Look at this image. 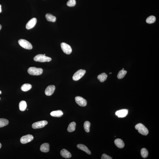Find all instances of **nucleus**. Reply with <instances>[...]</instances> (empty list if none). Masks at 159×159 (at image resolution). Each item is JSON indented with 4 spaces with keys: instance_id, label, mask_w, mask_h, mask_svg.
<instances>
[{
    "instance_id": "obj_5",
    "label": "nucleus",
    "mask_w": 159,
    "mask_h": 159,
    "mask_svg": "<svg viewBox=\"0 0 159 159\" xmlns=\"http://www.w3.org/2000/svg\"><path fill=\"white\" fill-rule=\"evenodd\" d=\"M86 72L85 70L80 69L78 70L75 73L73 77V80L75 81H77L82 77L85 75Z\"/></svg>"
},
{
    "instance_id": "obj_9",
    "label": "nucleus",
    "mask_w": 159,
    "mask_h": 159,
    "mask_svg": "<svg viewBox=\"0 0 159 159\" xmlns=\"http://www.w3.org/2000/svg\"><path fill=\"white\" fill-rule=\"evenodd\" d=\"M75 100L77 104L80 106L85 107L87 105L86 100L81 97H76Z\"/></svg>"
},
{
    "instance_id": "obj_2",
    "label": "nucleus",
    "mask_w": 159,
    "mask_h": 159,
    "mask_svg": "<svg viewBox=\"0 0 159 159\" xmlns=\"http://www.w3.org/2000/svg\"><path fill=\"white\" fill-rule=\"evenodd\" d=\"M29 74L33 75H39L42 74L43 70L41 68H36L35 67H31L28 70Z\"/></svg>"
},
{
    "instance_id": "obj_7",
    "label": "nucleus",
    "mask_w": 159,
    "mask_h": 159,
    "mask_svg": "<svg viewBox=\"0 0 159 159\" xmlns=\"http://www.w3.org/2000/svg\"><path fill=\"white\" fill-rule=\"evenodd\" d=\"M61 46L63 51L65 54L68 55L71 54L72 53V48L69 45L63 43L61 44Z\"/></svg>"
},
{
    "instance_id": "obj_10",
    "label": "nucleus",
    "mask_w": 159,
    "mask_h": 159,
    "mask_svg": "<svg viewBox=\"0 0 159 159\" xmlns=\"http://www.w3.org/2000/svg\"><path fill=\"white\" fill-rule=\"evenodd\" d=\"M128 112V110L127 109H122L117 111L115 114L119 118H122L125 117L127 115Z\"/></svg>"
},
{
    "instance_id": "obj_12",
    "label": "nucleus",
    "mask_w": 159,
    "mask_h": 159,
    "mask_svg": "<svg viewBox=\"0 0 159 159\" xmlns=\"http://www.w3.org/2000/svg\"><path fill=\"white\" fill-rule=\"evenodd\" d=\"M55 86L54 85L48 86L45 89V93L47 96H50L54 93L55 90Z\"/></svg>"
},
{
    "instance_id": "obj_35",
    "label": "nucleus",
    "mask_w": 159,
    "mask_h": 159,
    "mask_svg": "<svg viewBox=\"0 0 159 159\" xmlns=\"http://www.w3.org/2000/svg\"><path fill=\"white\" fill-rule=\"evenodd\" d=\"M112 74V73H110V74Z\"/></svg>"
},
{
    "instance_id": "obj_27",
    "label": "nucleus",
    "mask_w": 159,
    "mask_h": 159,
    "mask_svg": "<svg viewBox=\"0 0 159 159\" xmlns=\"http://www.w3.org/2000/svg\"><path fill=\"white\" fill-rule=\"evenodd\" d=\"M141 155L143 158H146L148 155V152L146 149L143 148L141 150Z\"/></svg>"
},
{
    "instance_id": "obj_15",
    "label": "nucleus",
    "mask_w": 159,
    "mask_h": 159,
    "mask_svg": "<svg viewBox=\"0 0 159 159\" xmlns=\"http://www.w3.org/2000/svg\"><path fill=\"white\" fill-rule=\"evenodd\" d=\"M50 150V145L47 143L43 144L41 145L40 150L42 152L47 153L49 152Z\"/></svg>"
},
{
    "instance_id": "obj_29",
    "label": "nucleus",
    "mask_w": 159,
    "mask_h": 159,
    "mask_svg": "<svg viewBox=\"0 0 159 159\" xmlns=\"http://www.w3.org/2000/svg\"><path fill=\"white\" fill-rule=\"evenodd\" d=\"M101 159H112V157L105 154H104L102 156Z\"/></svg>"
},
{
    "instance_id": "obj_16",
    "label": "nucleus",
    "mask_w": 159,
    "mask_h": 159,
    "mask_svg": "<svg viewBox=\"0 0 159 159\" xmlns=\"http://www.w3.org/2000/svg\"><path fill=\"white\" fill-rule=\"evenodd\" d=\"M115 144L120 149L123 148L124 146V143L121 139H118L115 140Z\"/></svg>"
},
{
    "instance_id": "obj_17",
    "label": "nucleus",
    "mask_w": 159,
    "mask_h": 159,
    "mask_svg": "<svg viewBox=\"0 0 159 159\" xmlns=\"http://www.w3.org/2000/svg\"><path fill=\"white\" fill-rule=\"evenodd\" d=\"M50 114L52 116L54 117H60L62 116L63 113L62 110H59L52 111Z\"/></svg>"
},
{
    "instance_id": "obj_18",
    "label": "nucleus",
    "mask_w": 159,
    "mask_h": 159,
    "mask_svg": "<svg viewBox=\"0 0 159 159\" xmlns=\"http://www.w3.org/2000/svg\"><path fill=\"white\" fill-rule=\"evenodd\" d=\"M45 17L48 21L55 22L56 20V17L48 13L46 15Z\"/></svg>"
},
{
    "instance_id": "obj_4",
    "label": "nucleus",
    "mask_w": 159,
    "mask_h": 159,
    "mask_svg": "<svg viewBox=\"0 0 159 159\" xmlns=\"http://www.w3.org/2000/svg\"><path fill=\"white\" fill-rule=\"evenodd\" d=\"M20 45L25 49L31 50L33 48L32 44L28 41L24 39H20L18 41Z\"/></svg>"
},
{
    "instance_id": "obj_28",
    "label": "nucleus",
    "mask_w": 159,
    "mask_h": 159,
    "mask_svg": "<svg viewBox=\"0 0 159 159\" xmlns=\"http://www.w3.org/2000/svg\"><path fill=\"white\" fill-rule=\"evenodd\" d=\"M76 4L75 0H69L67 3V5L69 7H74Z\"/></svg>"
},
{
    "instance_id": "obj_33",
    "label": "nucleus",
    "mask_w": 159,
    "mask_h": 159,
    "mask_svg": "<svg viewBox=\"0 0 159 159\" xmlns=\"http://www.w3.org/2000/svg\"><path fill=\"white\" fill-rule=\"evenodd\" d=\"M2 94V92H1V90H0V94Z\"/></svg>"
},
{
    "instance_id": "obj_31",
    "label": "nucleus",
    "mask_w": 159,
    "mask_h": 159,
    "mask_svg": "<svg viewBox=\"0 0 159 159\" xmlns=\"http://www.w3.org/2000/svg\"><path fill=\"white\" fill-rule=\"evenodd\" d=\"M1 28H2V26L0 24V30H1Z\"/></svg>"
},
{
    "instance_id": "obj_21",
    "label": "nucleus",
    "mask_w": 159,
    "mask_h": 159,
    "mask_svg": "<svg viewBox=\"0 0 159 159\" xmlns=\"http://www.w3.org/2000/svg\"><path fill=\"white\" fill-rule=\"evenodd\" d=\"M107 77V75L105 74V73H103L98 75L97 78L98 79L100 80V82H103L106 80Z\"/></svg>"
},
{
    "instance_id": "obj_6",
    "label": "nucleus",
    "mask_w": 159,
    "mask_h": 159,
    "mask_svg": "<svg viewBox=\"0 0 159 159\" xmlns=\"http://www.w3.org/2000/svg\"><path fill=\"white\" fill-rule=\"evenodd\" d=\"M48 124V121L46 120H42L34 123L32 125V127L34 129L42 128Z\"/></svg>"
},
{
    "instance_id": "obj_11",
    "label": "nucleus",
    "mask_w": 159,
    "mask_h": 159,
    "mask_svg": "<svg viewBox=\"0 0 159 159\" xmlns=\"http://www.w3.org/2000/svg\"><path fill=\"white\" fill-rule=\"evenodd\" d=\"M37 22V19L33 18L29 21L26 25V28L27 29H31L35 26Z\"/></svg>"
},
{
    "instance_id": "obj_23",
    "label": "nucleus",
    "mask_w": 159,
    "mask_h": 159,
    "mask_svg": "<svg viewBox=\"0 0 159 159\" xmlns=\"http://www.w3.org/2000/svg\"><path fill=\"white\" fill-rule=\"evenodd\" d=\"M9 124V121L7 119H0V128L6 126Z\"/></svg>"
},
{
    "instance_id": "obj_22",
    "label": "nucleus",
    "mask_w": 159,
    "mask_h": 159,
    "mask_svg": "<svg viewBox=\"0 0 159 159\" xmlns=\"http://www.w3.org/2000/svg\"><path fill=\"white\" fill-rule=\"evenodd\" d=\"M32 86L31 84H23L22 86L21 89L22 91L24 92L28 91L31 89Z\"/></svg>"
},
{
    "instance_id": "obj_30",
    "label": "nucleus",
    "mask_w": 159,
    "mask_h": 159,
    "mask_svg": "<svg viewBox=\"0 0 159 159\" xmlns=\"http://www.w3.org/2000/svg\"><path fill=\"white\" fill-rule=\"evenodd\" d=\"M2 12V10H1V5H0V13Z\"/></svg>"
},
{
    "instance_id": "obj_25",
    "label": "nucleus",
    "mask_w": 159,
    "mask_h": 159,
    "mask_svg": "<svg viewBox=\"0 0 159 159\" xmlns=\"http://www.w3.org/2000/svg\"><path fill=\"white\" fill-rule=\"evenodd\" d=\"M156 20V17L154 16H151L148 17L146 20V22L148 23L151 24L154 23Z\"/></svg>"
},
{
    "instance_id": "obj_34",
    "label": "nucleus",
    "mask_w": 159,
    "mask_h": 159,
    "mask_svg": "<svg viewBox=\"0 0 159 159\" xmlns=\"http://www.w3.org/2000/svg\"><path fill=\"white\" fill-rule=\"evenodd\" d=\"M44 55H45V54H44Z\"/></svg>"
},
{
    "instance_id": "obj_24",
    "label": "nucleus",
    "mask_w": 159,
    "mask_h": 159,
    "mask_svg": "<svg viewBox=\"0 0 159 159\" xmlns=\"http://www.w3.org/2000/svg\"><path fill=\"white\" fill-rule=\"evenodd\" d=\"M126 71L122 70L119 72L117 75V77L119 79H121L124 78L127 74Z\"/></svg>"
},
{
    "instance_id": "obj_36",
    "label": "nucleus",
    "mask_w": 159,
    "mask_h": 159,
    "mask_svg": "<svg viewBox=\"0 0 159 159\" xmlns=\"http://www.w3.org/2000/svg\"></svg>"
},
{
    "instance_id": "obj_13",
    "label": "nucleus",
    "mask_w": 159,
    "mask_h": 159,
    "mask_svg": "<svg viewBox=\"0 0 159 159\" xmlns=\"http://www.w3.org/2000/svg\"><path fill=\"white\" fill-rule=\"evenodd\" d=\"M60 154L63 157L66 159L70 158L72 156L70 153L65 149H63L61 151Z\"/></svg>"
},
{
    "instance_id": "obj_26",
    "label": "nucleus",
    "mask_w": 159,
    "mask_h": 159,
    "mask_svg": "<svg viewBox=\"0 0 159 159\" xmlns=\"http://www.w3.org/2000/svg\"><path fill=\"white\" fill-rule=\"evenodd\" d=\"M90 123L89 121H86L84 124V130L86 132L88 133L90 132Z\"/></svg>"
},
{
    "instance_id": "obj_1",
    "label": "nucleus",
    "mask_w": 159,
    "mask_h": 159,
    "mask_svg": "<svg viewBox=\"0 0 159 159\" xmlns=\"http://www.w3.org/2000/svg\"><path fill=\"white\" fill-rule=\"evenodd\" d=\"M135 129L138 131L139 133L143 135L146 136L149 133V130L142 124H138L135 126Z\"/></svg>"
},
{
    "instance_id": "obj_3",
    "label": "nucleus",
    "mask_w": 159,
    "mask_h": 159,
    "mask_svg": "<svg viewBox=\"0 0 159 159\" xmlns=\"http://www.w3.org/2000/svg\"><path fill=\"white\" fill-rule=\"evenodd\" d=\"M34 60L35 61L45 62L50 61L52 59L44 55L39 54L34 57Z\"/></svg>"
},
{
    "instance_id": "obj_32",
    "label": "nucleus",
    "mask_w": 159,
    "mask_h": 159,
    "mask_svg": "<svg viewBox=\"0 0 159 159\" xmlns=\"http://www.w3.org/2000/svg\"><path fill=\"white\" fill-rule=\"evenodd\" d=\"M1 147H2V145H1V144L0 143V149H1Z\"/></svg>"
},
{
    "instance_id": "obj_20",
    "label": "nucleus",
    "mask_w": 159,
    "mask_h": 159,
    "mask_svg": "<svg viewBox=\"0 0 159 159\" xmlns=\"http://www.w3.org/2000/svg\"><path fill=\"white\" fill-rule=\"evenodd\" d=\"M76 125V124L74 122L70 123L68 125L67 129L68 131L69 132H73L75 130Z\"/></svg>"
},
{
    "instance_id": "obj_8",
    "label": "nucleus",
    "mask_w": 159,
    "mask_h": 159,
    "mask_svg": "<svg viewBox=\"0 0 159 159\" xmlns=\"http://www.w3.org/2000/svg\"><path fill=\"white\" fill-rule=\"evenodd\" d=\"M34 137L33 136L30 134H28L26 136H22L21 138L20 142L22 144H26L31 142L33 140Z\"/></svg>"
},
{
    "instance_id": "obj_14",
    "label": "nucleus",
    "mask_w": 159,
    "mask_h": 159,
    "mask_svg": "<svg viewBox=\"0 0 159 159\" xmlns=\"http://www.w3.org/2000/svg\"><path fill=\"white\" fill-rule=\"evenodd\" d=\"M77 147L80 149L82 150V151H85L86 153L89 155H90L91 154V152L90 150L88 149L87 147L85 145L82 144H79L77 145Z\"/></svg>"
},
{
    "instance_id": "obj_19",
    "label": "nucleus",
    "mask_w": 159,
    "mask_h": 159,
    "mask_svg": "<svg viewBox=\"0 0 159 159\" xmlns=\"http://www.w3.org/2000/svg\"><path fill=\"white\" fill-rule=\"evenodd\" d=\"M19 107L20 110L21 111H24L26 109L27 103L24 100L21 101L19 103Z\"/></svg>"
}]
</instances>
